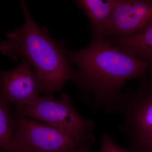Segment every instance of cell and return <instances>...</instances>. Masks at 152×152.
Segmentation results:
<instances>
[{
    "instance_id": "1",
    "label": "cell",
    "mask_w": 152,
    "mask_h": 152,
    "mask_svg": "<svg viewBox=\"0 0 152 152\" xmlns=\"http://www.w3.org/2000/svg\"><path fill=\"white\" fill-rule=\"evenodd\" d=\"M66 55L77 69L75 83L82 94L92 97L96 111L116 99L127 80H140L152 72V64L125 53L105 38L92 37L86 48L66 51Z\"/></svg>"
},
{
    "instance_id": "2",
    "label": "cell",
    "mask_w": 152,
    "mask_h": 152,
    "mask_svg": "<svg viewBox=\"0 0 152 152\" xmlns=\"http://www.w3.org/2000/svg\"><path fill=\"white\" fill-rule=\"evenodd\" d=\"M20 4L24 25L6 34L7 39L0 43L1 51L14 61H27L39 76L46 95L58 91L67 81L75 83L77 73L71 67L62 44L38 26L24 1Z\"/></svg>"
},
{
    "instance_id": "3",
    "label": "cell",
    "mask_w": 152,
    "mask_h": 152,
    "mask_svg": "<svg viewBox=\"0 0 152 152\" xmlns=\"http://www.w3.org/2000/svg\"><path fill=\"white\" fill-rule=\"evenodd\" d=\"M106 111L121 118L119 129L130 152H152V74L140 80L133 90L121 93Z\"/></svg>"
},
{
    "instance_id": "4",
    "label": "cell",
    "mask_w": 152,
    "mask_h": 152,
    "mask_svg": "<svg viewBox=\"0 0 152 152\" xmlns=\"http://www.w3.org/2000/svg\"><path fill=\"white\" fill-rule=\"evenodd\" d=\"M15 114L49 125L81 142L88 139L95 126L93 121L86 119L77 112L70 96L63 92L59 99H55L52 95L39 96L31 104L16 108Z\"/></svg>"
},
{
    "instance_id": "5",
    "label": "cell",
    "mask_w": 152,
    "mask_h": 152,
    "mask_svg": "<svg viewBox=\"0 0 152 152\" xmlns=\"http://www.w3.org/2000/svg\"><path fill=\"white\" fill-rule=\"evenodd\" d=\"M13 152H68L84 142L43 123L15 114Z\"/></svg>"
},
{
    "instance_id": "6",
    "label": "cell",
    "mask_w": 152,
    "mask_h": 152,
    "mask_svg": "<svg viewBox=\"0 0 152 152\" xmlns=\"http://www.w3.org/2000/svg\"><path fill=\"white\" fill-rule=\"evenodd\" d=\"M151 25L152 0H117L110 17L92 37H128Z\"/></svg>"
},
{
    "instance_id": "7",
    "label": "cell",
    "mask_w": 152,
    "mask_h": 152,
    "mask_svg": "<svg viewBox=\"0 0 152 152\" xmlns=\"http://www.w3.org/2000/svg\"><path fill=\"white\" fill-rule=\"evenodd\" d=\"M0 99L8 102L16 108L34 102L43 93L41 78L27 61L23 59L13 69L1 71Z\"/></svg>"
},
{
    "instance_id": "8",
    "label": "cell",
    "mask_w": 152,
    "mask_h": 152,
    "mask_svg": "<svg viewBox=\"0 0 152 152\" xmlns=\"http://www.w3.org/2000/svg\"><path fill=\"white\" fill-rule=\"evenodd\" d=\"M107 39L112 45L125 53L152 64V25L128 37Z\"/></svg>"
},
{
    "instance_id": "9",
    "label": "cell",
    "mask_w": 152,
    "mask_h": 152,
    "mask_svg": "<svg viewBox=\"0 0 152 152\" xmlns=\"http://www.w3.org/2000/svg\"><path fill=\"white\" fill-rule=\"evenodd\" d=\"M117 0H77L79 7L85 12L91 22L93 35L97 33L108 20Z\"/></svg>"
},
{
    "instance_id": "10",
    "label": "cell",
    "mask_w": 152,
    "mask_h": 152,
    "mask_svg": "<svg viewBox=\"0 0 152 152\" xmlns=\"http://www.w3.org/2000/svg\"><path fill=\"white\" fill-rule=\"evenodd\" d=\"M11 104L0 99L1 152H13L15 142V121Z\"/></svg>"
},
{
    "instance_id": "11",
    "label": "cell",
    "mask_w": 152,
    "mask_h": 152,
    "mask_svg": "<svg viewBox=\"0 0 152 152\" xmlns=\"http://www.w3.org/2000/svg\"><path fill=\"white\" fill-rule=\"evenodd\" d=\"M100 152H130L126 148L119 146L115 143L107 133H104L101 141Z\"/></svg>"
},
{
    "instance_id": "12",
    "label": "cell",
    "mask_w": 152,
    "mask_h": 152,
    "mask_svg": "<svg viewBox=\"0 0 152 152\" xmlns=\"http://www.w3.org/2000/svg\"><path fill=\"white\" fill-rule=\"evenodd\" d=\"M94 141V136L90 134L88 138L81 145L75 149L68 152H90V149Z\"/></svg>"
}]
</instances>
